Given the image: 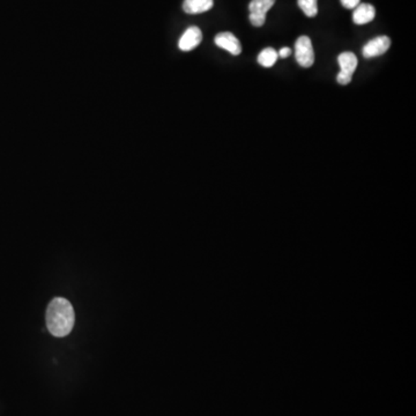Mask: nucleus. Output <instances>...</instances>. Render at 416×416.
<instances>
[{"instance_id": "f257e3e1", "label": "nucleus", "mask_w": 416, "mask_h": 416, "mask_svg": "<svg viewBox=\"0 0 416 416\" xmlns=\"http://www.w3.org/2000/svg\"><path fill=\"white\" fill-rule=\"evenodd\" d=\"M45 318L49 332L58 338L69 336L75 327V310L66 298H53L48 305Z\"/></svg>"}, {"instance_id": "f03ea898", "label": "nucleus", "mask_w": 416, "mask_h": 416, "mask_svg": "<svg viewBox=\"0 0 416 416\" xmlns=\"http://www.w3.org/2000/svg\"><path fill=\"white\" fill-rule=\"evenodd\" d=\"M338 62L340 65V73L336 77L338 84H342V86L351 84L353 75L357 67V62H358L356 55L353 53H342L338 57Z\"/></svg>"}, {"instance_id": "7ed1b4c3", "label": "nucleus", "mask_w": 416, "mask_h": 416, "mask_svg": "<svg viewBox=\"0 0 416 416\" xmlns=\"http://www.w3.org/2000/svg\"><path fill=\"white\" fill-rule=\"evenodd\" d=\"M295 58L302 67H311L314 62V47L307 36H300L295 43Z\"/></svg>"}, {"instance_id": "20e7f679", "label": "nucleus", "mask_w": 416, "mask_h": 416, "mask_svg": "<svg viewBox=\"0 0 416 416\" xmlns=\"http://www.w3.org/2000/svg\"><path fill=\"white\" fill-rule=\"evenodd\" d=\"M275 0H251L248 4V11H250V22L255 27H261L264 26L266 21V14L268 11L273 7Z\"/></svg>"}, {"instance_id": "39448f33", "label": "nucleus", "mask_w": 416, "mask_h": 416, "mask_svg": "<svg viewBox=\"0 0 416 416\" xmlns=\"http://www.w3.org/2000/svg\"><path fill=\"white\" fill-rule=\"evenodd\" d=\"M391 47V40L388 36H378L369 40L362 50L364 58L382 56Z\"/></svg>"}, {"instance_id": "423d86ee", "label": "nucleus", "mask_w": 416, "mask_h": 416, "mask_svg": "<svg viewBox=\"0 0 416 416\" xmlns=\"http://www.w3.org/2000/svg\"><path fill=\"white\" fill-rule=\"evenodd\" d=\"M214 42L219 48L226 50L233 56H239L242 53V44L239 42V38L229 31H224V33L217 35Z\"/></svg>"}, {"instance_id": "0eeeda50", "label": "nucleus", "mask_w": 416, "mask_h": 416, "mask_svg": "<svg viewBox=\"0 0 416 416\" xmlns=\"http://www.w3.org/2000/svg\"><path fill=\"white\" fill-rule=\"evenodd\" d=\"M202 40V33L198 27H190L187 31H184L182 35L180 42H178V48L182 51H191V50L196 49Z\"/></svg>"}, {"instance_id": "6e6552de", "label": "nucleus", "mask_w": 416, "mask_h": 416, "mask_svg": "<svg viewBox=\"0 0 416 416\" xmlns=\"http://www.w3.org/2000/svg\"><path fill=\"white\" fill-rule=\"evenodd\" d=\"M376 16V10L370 4H358L353 13V21L356 25H367Z\"/></svg>"}, {"instance_id": "1a4fd4ad", "label": "nucleus", "mask_w": 416, "mask_h": 416, "mask_svg": "<svg viewBox=\"0 0 416 416\" xmlns=\"http://www.w3.org/2000/svg\"><path fill=\"white\" fill-rule=\"evenodd\" d=\"M213 0H184L183 10L187 14H200L212 10Z\"/></svg>"}, {"instance_id": "9d476101", "label": "nucleus", "mask_w": 416, "mask_h": 416, "mask_svg": "<svg viewBox=\"0 0 416 416\" xmlns=\"http://www.w3.org/2000/svg\"><path fill=\"white\" fill-rule=\"evenodd\" d=\"M278 58H279V56H278V53L273 48H266L259 53L258 62L261 66H264V67H272L277 62Z\"/></svg>"}, {"instance_id": "9b49d317", "label": "nucleus", "mask_w": 416, "mask_h": 416, "mask_svg": "<svg viewBox=\"0 0 416 416\" xmlns=\"http://www.w3.org/2000/svg\"><path fill=\"white\" fill-rule=\"evenodd\" d=\"M298 6L307 18H314L318 13V0H298Z\"/></svg>"}, {"instance_id": "f8f14e48", "label": "nucleus", "mask_w": 416, "mask_h": 416, "mask_svg": "<svg viewBox=\"0 0 416 416\" xmlns=\"http://www.w3.org/2000/svg\"><path fill=\"white\" fill-rule=\"evenodd\" d=\"M342 6L348 10H354L355 7L360 4L361 0H340Z\"/></svg>"}, {"instance_id": "ddd939ff", "label": "nucleus", "mask_w": 416, "mask_h": 416, "mask_svg": "<svg viewBox=\"0 0 416 416\" xmlns=\"http://www.w3.org/2000/svg\"><path fill=\"white\" fill-rule=\"evenodd\" d=\"M292 55V50L289 49V48H283V49L280 50L279 53H278V56L281 57V58H287V57L290 56Z\"/></svg>"}]
</instances>
